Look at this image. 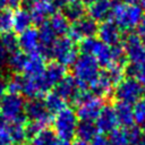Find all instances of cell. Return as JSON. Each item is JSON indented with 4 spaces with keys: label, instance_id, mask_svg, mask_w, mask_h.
Wrapping results in <instances>:
<instances>
[{
    "label": "cell",
    "instance_id": "obj_1",
    "mask_svg": "<svg viewBox=\"0 0 145 145\" xmlns=\"http://www.w3.org/2000/svg\"><path fill=\"white\" fill-rule=\"evenodd\" d=\"M80 50L84 54L93 57L100 66H103L106 69L111 67H125V62L127 60L125 50L121 45L118 44L110 46L95 37L82 41Z\"/></svg>",
    "mask_w": 145,
    "mask_h": 145
},
{
    "label": "cell",
    "instance_id": "obj_2",
    "mask_svg": "<svg viewBox=\"0 0 145 145\" xmlns=\"http://www.w3.org/2000/svg\"><path fill=\"white\" fill-rule=\"evenodd\" d=\"M113 23L123 31H131L137 27L144 17V10L135 2H118L113 6L112 15Z\"/></svg>",
    "mask_w": 145,
    "mask_h": 145
},
{
    "label": "cell",
    "instance_id": "obj_3",
    "mask_svg": "<svg viewBox=\"0 0 145 145\" xmlns=\"http://www.w3.org/2000/svg\"><path fill=\"white\" fill-rule=\"evenodd\" d=\"M100 74V65L88 54L83 53L82 56H78L72 65V77L83 88L89 87Z\"/></svg>",
    "mask_w": 145,
    "mask_h": 145
},
{
    "label": "cell",
    "instance_id": "obj_4",
    "mask_svg": "<svg viewBox=\"0 0 145 145\" xmlns=\"http://www.w3.org/2000/svg\"><path fill=\"white\" fill-rule=\"evenodd\" d=\"M52 122L53 131L59 138L70 140L74 136H76V129L79 121L76 111L71 108L65 106L59 112H57Z\"/></svg>",
    "mask_w": 145,
    "mask_h": 145
},
{
    "label": "cell",
    "instance_id": "obj_5",
    "mask_svg": "<svg viewBox=\"0 0 145 145\" xmlns=\"http://www.w3.org/2000/svg\"><path fill=\"white\" fill-rule=\"evenodd\" d=\"M25 102L19 94L6 93L0 104V116L3 120L10 123L17 121H25L26 117L24 113Z\"/></svg>",
    "mask_w": 145,
    "mask_h": 145
},
{
    "label": "cell",
    "instance_id": "obj_6",
    "mask_svg": "<svg viewBox=\"0 0 145 145\" xmlns=\"http://www.w3.org/2000/svg\"><path fill=\"white\" fill-rule=\"evenodd\" d=\"M50 56H52L56 61L60 62L65 67L72 66L76 59L78 58V50L75 44V41L67 36H60L56 40L51 49Z\"/></svg>",
    "mask_w": 145,
    "mask_h": 145
},
{
    "label": "cell",
    "instance_id": "obj_7",
    "mask_svg": "<svg viewBox=\"0 0 145 145\" xmlns=\"http://www.w3.org/2000/svg\"><path fill=\"white\" fill-rule=\"evenodd\" d=\"M144 93V85H142L133 77L123 78L118 83L114 89L116 97L119 102L128 103L131 105L137 103L142 99V95Z\"/></svg>",
    "mask_w": 145,
    "mask_h": 145
},
{
    "label": "cell",
    "instance_id": "obj_8",
    "mask_svg": "<svg viewBox=\"0 0 145 145\" xmlns=\"http://www.w3.org/2000/svg\"><path fill=\"white\" fill-rule=\"evenodd\" d=\"M26 9L29 11L34 23L41 25L45 23L53 12H56L57 1L56 0H24Z\"/></svg>",
    "mask_w": 145,
    "mask_h": 145
},
{
    "label": "cell",
    "instance_id": "obj_9",
    "mask_svg": "<svg viewBox=\"0 0 145 145\" xmlns=\"http://www.w3.org/2000/svg\"><path fill=\"white\" fill-rule=\"evenodd\" d=\"M103 102L100 97L89 93L84 100L77 104L76 114L80 121H92L94 122L103 109Z\"/></svg>",
    "mask_w": 145,
    "mask_h": 145
},
{
    "label": "cell",
    "instance_id": "obj_10",
    "mask_svg": "<svg viewBox=\"0 0 145 145\" xmlns=\"http://www.w3.org/2000/svg\"><path fill=\"white\" fill-rule=\"evenodd\" d=\"M69 37L72 41H84L86 39L94 37L97 33L96 22L93 20L89 16L82 17L72 23L69 27Z\"/></svg>",
    "mask_w": 145,
    "mask_h": 145
},
{
    "label": "cell",
    "instance_id": "obj_11",
    "mask_svg": "<svg viewBox=\"0 0 145 145\" xmlns=\"http://www.w3.org/2000/svg\"><path fill=\"white\" fill-rule=\"evenodd\" d=\"M25 117L31 120V122L37 123L42 127H46L51 122V113L46 110L44 103L40 99L29 100L25 103L24 110Z\"/></svg>",
    "mask_w": 145,
    "mask_h": 145
},
{
    "label": "cell",
    "instance_id": "obj_12",
    "mask_svg": "<svg viewBox=\"0 0 145 145\" xmlns=\"http://www.w3.org/2000/svg\"><path fill=\"white\" fill-rule=\"evenodd\" d=\"M50 87L45 83L42 75L22 77V93L31 100L45 96Z\"/></svg>",
    "mask_w": 145,
    "mask_h": 145
},
{
    "label": "cell",
    "instance_id": "obj_13",
    "mask_svg": "<svg viewBox=\"0 0 145 145\" xmlns=\"http://www.w3.org/2000/svg\"><path fill=\"white\" fill-rule=\"evenodd\" d=\"M122 48L125 50L126 58L130 61V63H138L145 60V46L142 39L137 34H129L123 40Z\"/></svg>",
    "mask_w": 145,
    "mask_h": 145
},
{
    "label": "cell",
    "instance_id": "obj_14",
    "mask_svg": "<svg viewBox=\"0 0 145 145\" xmlns=\"http://www.w3.org/2000/svg\"><path fill=\"white\" fill-rule=\"evenodd\" d=\"M97 40L102 43L114 46L118 45L121 40V29L112 22L105 20L97 27Z\"/></svg>",
    "mask_w": 145,
    "mask_h": 145
},
{
    "label": "cell",
    "instance_id": "obj_15",
    "mask_svg": "<svg viewBox=\"0 0 145 145\" xmlns=\"http://www.w3.org/2000/svg\"><path fill=\"white\" fill-rule=\"evenodd\" d=\"M18 48H20L22 52L26 54L40 52V37L36 28L29 27L26 31L19 33L18 36Z\"/></svg>",
    "mask_w": 145,
    "mask_h": 145
},
{
    "label": "cell",
    "instance_id": "obj_16",
    "mask_svg": "<svg viewBox=\"0 0 145 145\" xmlns=\"http://www.w3.org/2000/svg\"><path fill=\"white\" fill-rule=\"evenodd\" d=\"M94 123L97 130L103 134H110L111 131H113L116 128H118V125H119L114 109L109 105L103 106V109L101 110Z\"/></svg>",
    "mask_w": 145,
    "mask_h": 145
},
{
    "label": "cell",
    "instance_id": "obj_17",
    "mask_svg": "<svg viewBox=\"0 0 145 145\" xmlns=\"http://www.w3.org/2000/svg\"><path fill=\"white\" fill-rule=\"evenodd\" d=\"M113 6L111 0H93L88 6V15L95 22H105L111 17Z\"/></svg>",
    "mask_w": 145,
    "mask_h": 145
},
{
    "label": "cell",
    "instance_id": "obj_18",
    "mask_svg": "<svg viewBox=\"0 0 145 145\" xmlns=\"http://www.w3.org/2000/svg\"><path fill=\"white\" fill-rule=\"evenodd\" d=\"M85 89L83 87H80L78 85V83L76 82V79L72 76H66L58 85L56 88V92L65 100H70L72 102H75V100L77 99V96L79 95V93Z\"/></svg>",
    "mask_w": 145,
    "mask_h": 145
},
{
    "label": "cell",
    "instance_id": "obj_19",
    "mask_svg": "<svg viewBox=\"0 0 145 145\" xmlns=\"http://www.w3.org/2000/svg\"><path fill=\"white\" fill-rule=\"evenodd\" d=\"M45 57L41 52L26 54V60L23 68L24 76H40L45 69Z\"/></svg>",
    "mask_w": 145,
    "mask_h": 145
},
{
    "label": "cell",
    "instance_id": "obj_20",
    "mask_svg": "<svg viewBox=\"0 0 145 145\" xmlns=\"http://www.w3.org/2000/svg\"><path fill=\"white\" fill-rule=\"evenodd\" d=\"M45 83L51 88L53 86H57L66 76L67 70L63 65H61L58 61H52L49 65H46L43 74H42Z\"/></svg>",
    "mask_w": 145,
    "mask_h": 145
},
{
    "label": "cell",
    "instance_id": "obj_21",
    "mask_svg": "<svg viewBox=\"0 0 145 145\" xmlns=\"http://www.w3.org/2000/svg\"><path fill=\"white\" fill-rule=\"evenodd\" d=\"M39 32V37H40V44H41V48H40V52L46 57V56H50L51 53V49L57 40V35L56 33L52 31V28L49 26L48 22L43 23L40 25V28L37 29Z\"/></svg>",
    "mask_w": 145,
    "mask_h": 145
},
{
    "label": "cell",
    "instance_id": "obj_22",
    "mask_svg": "<svg viewBox=\"0 0 145 145\" xmlns=\"http://www.w3.org/2000/svg\"><path fill=\"white\" fill-rule=\"evenodd\" d=\"M114 86L116 85L113 84L111 78L108 76L106 72H104V74L99 75V77L89 85V88H91L93 95L101 99V97L109 96L112 93Z\"/></svg>",
    "mask_w": 145,
    "mask_h": 145
},
{
    "label": "cell",
    "instance_id": "obj_23",
    "mask_svg": "<svg viewBox=\"0 0 145 145\" xmlns=\"http://www.w3.org/2000/svg\"><path fill=\"white\" fill-rule=\"evenodd\" d=\"M118 123H120L123 128H129L134 126L135 119H134V109L131 104L123 103V102H117L113 106Z\"/></svg>",
    "mask_w": 145,
    "mask_h": 145
},
{
    "label": "cell",
    "instance_id": "obj_24",
    "mask_svg": "<svg viewBox=\"0 0 145 145\" xmlns=\"http://www.w3.org/2000/svg\"><path fill=\"white\" fill-rule=\"evenodd\" d=\"M33 23L32 16L26 8H18L12 12V29L22 33L31 27Z\"/></svg>",
    "mask_w": 145,
    "mask_h": 145
},
{
    "label": "cell",
    "instance_id": "obj_25",
    "mask_svg": "<svg viewBox=\"0 0 145 145\" xmlns=\"http://www.w3.org/2000/svg\"><path fill=\"white\" fill-rule=\"evenodd\" d=\"M49 26L52 28V31L58 36H63L66 33L69 32V19L65 16L63 12H53L48 20Z\"/></svg>",
    "mask_w": 145,
    "mask_h": 145
},
{
    "label": "cell",
    "instance_id": "obj_26",
    "mask_svg": "<svg viewBox=\"0 0 145 145\" xmlns=\"http://www.w3.org/2000/svg\"><path fill=\"white\" fill-rule=\"evenodd\" d=\"M99 130L94 122L92 121H79L77 129H76V136L78 139L84 142H91L96 135Z\"/></svg>",
    "mask_w": 145,
    "mask_h": 145
},
{
    "label": "cell",
    "instance_id": "obj_27",
    "mask_svg": "<svg viewBox=\"0 0 145 145\" xmlns=\"http://www.w3.org/2000/svg\"><path fill=\"white\" fill-rule=\"evenodd\" d=\"M46 110L52 114V113H57L59 112L61 109H63L66 106V101L56 92H48L44 96V101H43Z\"/></svg>",
    "mask_w": 145,
    "mask_h": 145
},
{
    "label": "cell",
    "instance_id": "obj_28",
    "mask_svg": "<svg viewBox=\"0 0 145 145\" xmlns=\"http://www.w3.org/2000/svg\"><path fill=\"white\" fill-rule=\"evenodd\" d=\"M8 127H9V131H10V136H11V139L14 142V145H22V144H24L25 139L27 138L25 121L12 122Z\"/></svg>",
    "mask_w": 145,
    "mask_h": 145
},
{
    "label": "cell",
    "instance_id": "obj_29",
    "mask_svg": "<svg viewBox=\"0 0 145 145\" xmlns=\"http://www.w3.org/2000/svg\"><path fill=\"white\" fill-rule=\"evenodd\" d=\"M31 145H53L57 140V136L52 129L43 128L39 133H36L32 138Z\"/></svg>",
    "mask_w": 145,
    "mask_h": 145
},
{
    "label": "cell",
    "instance_id": "obj_30",
    "mask_svg": "<svg viewBox=\"0 0 145 145\" xmlns=\"http://www.w3.org/2000/svg\"><path fill=\"white\" fill-rule=\"evenodd\" d=\"M63 14L69 20H72V22L84 17L85 7H84L83 1H80V0L79 1H72V2L65 5Z\"/></svg>",
    "mask_w": 145,
    "mask_h": 145
},
{
    "label": "cell",
    "instance_id": "obj_31",
    "mask_svg": "<svg viewBox=\"0 0 145 145\" xmlns=\"http://www.w3.org/2000/svg\"><path fill=\"white\" fill-rule=\"evenodd\" d=\"M25 60H26V53L17 50V51L10 53V56L7 59V62H8V66L10 67V69L12 71L22 72L23 68H24Z\"/></svg>",
    "mask_w": 145,
    "mask_h": 145
},
{
    "label": "cell",
    "instance_id": "obj_32",
    "mask_svg": "<svg viewBox=\"0 0 145 145\" xmlns=\"http://www.w3.org/2000/svg\"><path fill=\"white\" fill-rule=\"evenodd\" d=\"M109 142L110 145H130L127 128H116L113 131L109 134Z\"/></svg>",
    "mask_w": 145,
    "mask_h": 145
},
{
    "label": "cell",
    "instance_id": "obj_33",
    "mask_svg": "<svg viewBox=\"0 0 145 145\" xmlns=\"http://www.w3.org/2000/svg\"><path fill=\"white\" fill-rule=\"evenodd\" d=\"M128 72L142 85H145V60L138 63H131L128 67Z\"/></svg>",
    "mask_w": 145,
    "mask_h": 145
},
{
    "label": "cell",
    "instance_id": "obj_34",
    "mask_svg": "<svg viewBox=\"0 0 145 145\" xmlns=\"http://www.w3.org/2000/svg\"><path fill=\"white\" fill-rule=\"evenodd\" d=\"M134 119L135 122L142 127V130L145 131V99L139 100L134 105Z\"/></svg>",
    "mask_w": 145,
    "mask_h": 145
},
{
    "label": "cell",
    "instance_id": "obj_35",
    "mask_svg": "<svg viewBox=\"0 0 145 145\" xmlns=\"http://www.w3.org/2000/svg\"><path fill=\"white\" fill-rule=\"evenodd\" d=\"M0 41H1L3 48L6 49L7 52L11 53V52L17 51V49H18V37L14 33L9 32V33H6V34L1 35Z\"/></svg>",
    "mask_w": 145,
    "mask_h": 145
},
{
    "label": "cell",
    "instance_id": "obj_36",
    "mask_svg": "<svg viewBox=\"0 0 145 145\" xmlns=\"http://www.w3.org/2000/svg\"><path fill=\"white\" fill-rule=\"evenodd\" d=\"M12 29V14L8 10H3L0 12V34L3 35L6 33L11 32Z\"/></svg>",
    "mask_w": 145,
    "mask_h": 145
},
{
    "label": "cell",
    "instance_id": "obj_37",
    "mask_svg": "<svg viewBox=\"0 0 145 145\" xmlns=\"http://www.w3.org/2000/svg\"><path fill=\"white\" fill-rule=\"evenodd\" d=\"M6 87L7 92L11 94H19L22 93V77L19 76H14L6 82Z\"/></svg>",
    "mask_w": 145,
    "mask_h": 145
},
{
    "label": "cell",
    "instance_id": "obj_38",
    "mask_svg": "<svg viewBox=\"0 0 145 145\" xmlns=\"http://www.w3.org/2000/svg\"><path fill=\"white\" fill-rule=\"evenodd\" d=\"M127 133H128V138H129L130 145H136L138 142H140L144 138L142 128H139L137 126H131V127L127 128Z\"/></svg>",
    "mask_w": 145,
    "mask_h": 145
},
{
    "label": "cell",
    "instance_id": "obj_39",
    "mask_svg": "<svg viewBox=\"0 0 145 145\" xmlns=\"http://www.w3.org/2000/svg\"><path fill=\"white\" fill-rule=\"evenodd\" d=\"M0 145H14L10 136L9 127L6 125L0 126Z\"/></svg>",
    "mask_w": 145,
    "mask_h": 145
},
{
    "label": "cell",
    "instance_id": "obj_40",
    "mask_svg": "<svg viewBox=\"0 0 145 145\" xmlns=\"http://www.w3.org/2000/svg\"><path fill=\"white\" fill-rule=\"evenodd\" d=\"M91 145H110L109 138L104 135H96L92 140H91Z\"/></svg>",
    "mask_w": 145,
    "mask_h": 145
},
{
    "label": "cell",
    "instance_id": "obj_41",
    "mask_svg": "<svg viewBox=\"0 0 145 145\" xmlns=\"http://www.w3.org/2000/svg\"><path fill=\"white\" fill-rule=\"evenodd\" d=\"M136 29H137V35H138L140 39H144V37H145V16L142 18V20H140L139 24L137 25Z\"/></svg>",
    "mask_w": 145,
    "mask_h": 145
},
{
    "label": "cell",
    "instance_id": "obj_42",
    "mask_svg": "<svg viewBox=\"0 0 145 145\" xmlns=\"http://www.w3.org/2000/svg\"><path fill=\"white\" fill-rule=\"evenodd\" d=\"M7 51H6V49L3 48V45H2V43H1V41H0V69L5 66V63L7 62V59H8V57H7Z\"/></svg>",
    "mask_w": 145,
    "mask_h": 145
},
{
    "label": "cell",
    "instance_id": "obj_43",
    "mask_svg": "<svg viewBox=\"0 0 145 145\" xmlns=\"http://www.w3.org/2000/svg\"><path fill=\"white\" fill-rule=\"evenodd\" d=\"M6 92H7V87H6V80L2 79L0 77V104H1V101L3 99V96L6 95Z\"/></svg>",
    "mask_w": 145,
    "mask_h": 145
},
{
    "label": "cell",
    "instance_id": "obj_44",
    "mask_svg": "<svg viewBox=\"0 0 145 145\" xmlns=\"http://www.w3.org/2000/svg\"><path fill=\"white\" fill-rule=\"evenodd\" d=\"M53 145H71L70 140H66V139H61V138H57L56 143Z\"/></svg>",
    "mask_w": 145,
    "mask_h": 145
},
{
    "label": "cell",
    "instance_id": "obj_45",
    "mask_svg": "<svg viewBox=\"0 0 145 145\" xmlns=\"http://www.w3.org/2000/svg\"><path fill=\"white\" fill-rule=\"evenodd\" d=\"M23 1H24V0H7L8 5L11 6V7H17V6H19Z\"/></svg>",
    "mask_w": 145,
    "mask_h": 145
},
{
    "label": "cell",
    "instance_id": "obj_46",
    "mask_svg": "<svg viewBox=\"0 0 145 145\" xmlns=\"http://www.w3.org/2000/svg\"><path fill=\"white\" fill-rule=\"evenodd\" d=\"M7 6H8L7 0H0V12L3 11V10H6Z\"/></svg>",
    "mask_w": 145,
    "mask_h": 145
},
{
    "label": "cell",
    "instance_id": "obj_47",
    "mask_svg": "<svg viewBox=\"0 0 145 145\" xmlns=\"http://www.w3.org/2000/svg\"><path fill=\"white\" fill-rule=\"evenodd\" d=\"M57 1V5L59 6V5H62V6H65V5H67V3H69V2H72V1H79V0H56ZM82 1V0H80Z\"/></svg>",
    "mask_w": 145,
    "mask_h": 145
},
{
    "label": "cell",
    "instance_id": "obj_48",
    "mask_svg": "<svg viewBox=\"0 0 145 145\" xmlns=\"http://www.w3.org/2000/svg\"><path fill=\"white\" fill-rule=\"evenodd\" d=\"M71 145H91V144H89L88 142H84V140L77 139V140H75L74 144H71Z\"/></svg>",
    "mask_w": 145,
    "mask_h": 145
},
{
    "label": "cell",
    "instance_id": "obj_49",
    "mask_svg": "<svg viewBox=\"0 0 145 145\" xmlns=\"http://www.w3.org/2000/svg\"><path fill=\"white\" fill-rule=\"evenodd\" d=\"M136 3L144 10L145 9V0H136Z\"/></svg>",
    "mask_w": 145,
    "mask_h": 145
},
{
    "label": "cell",
    "instance_id": "obj_50",
    "mask_svg": "<svg viewBox=\"0 0 145 145\" xmlns=\"http://www.w3.org/2000/svg\"><path fill=\"white\" fill-rule=\"evenodd\" d=\"M136 145H145V137H144V138H143L140 142H138Z\"/></svg>",
    "mask_w": 145,
    "mask_h": 145
},
{
    "label": "cell",
    "instance_id": "obj_51",
    "mask_svg": "<svg viewBox=\"0 0 145 145\" xmlns=\"http://www.w3.org/2000/svg\"><path fill=\"white\" fill-rule=\"evenodd\" d=\"M2 125H5V120H3L2 117L0 116V126H2Z\"/></svg>",
    "mask_w": 145,
    "mask_h": 145
},
{
    "label": "cell",
    "instance_id": "obj_52",
    "mask_svg": "<svg viewBox=\"0 0 145 145\" xmlns=\"http://www.w3.org/2000/svg\"><path fill=\"white\" fill-rule=\"evenodd\" d=\"M116 1H119V2H123V1H127V0H116Z\"/></svg>",
    "mask_w": 145,
    "mask_h": 145
},
{
    "label": "cell",
    "instance_id": "obj_53",
    "mask_svg": "<svg viewBox=\"0 0 145 145\" xmlns=\"http://www.w3.org/2000/svg\"><path fill=\"white\" fill-rule=\"evenodd\" d=\"M83 1H85V2H91V1H93V0H83Z\"/></svg>",
    "mask_w": 145,
    "mask_h": 145
},
{
    "label": "cell",
    "instance_id": "obj_54",
    "mask_svg": "<svg viewBox=\"0 0 145 145\" xmlns=\"http://www.w3.org/2000/svg\"><path fill=\"white\" fill-rule=\"evenodd\" d=\"M22 145H27V144H22Z\"/></svg>",
    "mask_w": 145,
    "mask_h": 145
}]
</instances>
